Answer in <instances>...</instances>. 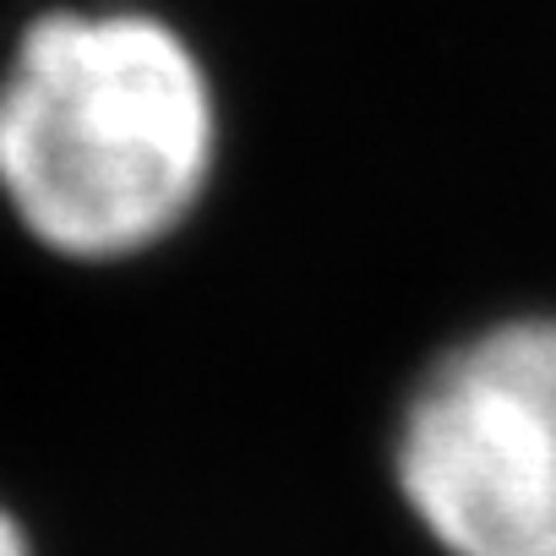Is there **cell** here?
<instances>
[{"label":"cell","mask_w":556,"mask_h":556,"mask_svg":"<svg viewBox=\"0 0 556 556\" xmlns=\"http://www.w3.org/2000/svg\"><path fill=\"white\" fill-rule=\"evenodd\" d=\"M399 480L453 556H556V323L442 361L409 404Z\"/></svg>","instance_id":"obj_2"},{"label":"cell","mask_w":556,"mask_h":556,"mask_svg":"<svg viewBox=\"0 0 556 556\" xmlns=\"http://www.w3.org/2000/svg\"><path fill=\"white\" fill-rule=\"evenodd\" d=\"M0 556H28V540H23V529L0 513Z\"/></svg>","instance_id":"obj_3"},{"label":"cell","mask_w":556,"mask_h":556,"mask_svg":"<svg viewBox=\"0 0 556 556\" xmlns=\"http://www.w3.org/2000/svg\"><path fill=\"white\" fill-rule=\"evenodd\" d=\"M213 93L153 17H45L0 83V191L66 256H126L186 218Z\"/></svg>","instance_id":"obj_1"}]
</instances>
